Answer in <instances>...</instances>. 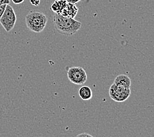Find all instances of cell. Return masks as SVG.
Segmentation results:
<instances>
[{
	"mask_svg": "<svg viewBox=\"0 0 154 137\" xmlns=\"http://www.w3.org/2000/svg\"><path fill=\"white\" fill-rule=\"evenodd\" d=\"M68 79L76 85H82L88 79L85 70L80 67H72L67 71Z\"/></svg>",
	"mask_w": 154,
	"mask_h": 137,
	"instance_id": "8992f818",
	"label": "cell"
},
{
	"mask_svg": "<svg viewBox=\"0 0 154 137\" xmlns=\"http://www.w3.org/2000/svg\"><path fill=\"white\" fill-rule=\"evenodd\" d=\"M109 97L116 102H123L130 97L131 89L115 84H111L109 90Z\"/></svg>",
	"mask_w": 154,
	"mask_h": 137,
	"instance_id": "5b68a950",
	"label": "cell"
},
{
	"mask_svg": "<svg viewBox=\"0 0 154 137\" xmlns=\"http://www.w3.org/2000/svg\"><path fill=\"white\" fill-rule=\"evenodd\" d=\"M114 84L117 85L122 86L128 89H131V80L130 77L126 75H118L114 80Z\"/></svg>",
	"mask_w": 154,
	"mask_h": 137,
	"instance_id": "52a82bcc",
	"label": "cell"
},
{
	"mask_svg": "<svg viewBox=\"0 0 154 137\" xmlns=\"http://www.w3.org/2000/svg\"><path fill=\"white\" fill-rule=\"evenodd\" d=\"M24 0H12V2H13V3H15L16 5H18V4H20V3H22L24 2Z\"/></svg>",
	"mask_w": 154,
	"mask_h": 137,
	"instance_id": "5bb4252c",
	"label": "cell"
},
{
	"mask_svg": "<svg viewBox=\"0 0 154 137\" xmlns=\"http://www.w3.org/2000/svg\"><path fill=\"white\" fill-rule=\"evenodd\" d=\"M51 9L58 15L74 19L79 11L76 4L68 3L66 0H56L51 4Z\"/></svg>",
	"mask_w": 154,
	"mask_h": 137,
	"instance_id": "3957f363",
	"label": "cell"
},
{
	"mask_svg": "<svg viewBox=\"0 0 154 137\" xmlns=\"http://www.w3.org/2000/svg\"><path fill=\"white\" fill-rule=\"evenodd\" d=\"M76 137H94V136H92L91 135H90V134H88V133L82 132V133H81V134L77 135Z\"/></svg>",
	"mask_w": 154,
	"mask_h": 137,
	"instance_id": "8fae6325",
	"label": "cell"
},
{
	"mask_svg": "<svg viewBox=\"0 0 154 137\" xmlns=\"http://www.w3.org/2000/svg\"><path fill=\"white\" fill-rule=\"evenodd\" d=\"M8 4H3V5H0V19H1L2 16L3 15V13H4L6 6Z\"/></svg>",
	"mask_w": 154,
	"mask_h": 137,
	"instance_id": "9c48e42d",
	"label": "cell"
},
{
	"mask_svg": "<svg viewBox=\"0 0 154 137\" xmlns=\"http://www.w3.org/2000/svg\"><path fill=\"white\" fill-rule=\"evenodd\" d=\"M16 21L17 16L15 10L12 8V6L10 5V4H8L4 13L0 19V23L5 30L9 33L14 29Z\"/></svg>",
	"mask_w": 154,
	"mask_h": 137,
	"instance_id": "277c9868",
	"label": "cell"
},
{
	"mask_svg": "<svg viewBox=\"0 0 154 137\" xmlns=\"http://www.w3.org/2000/svg\"><path fill=\"white\" fill-rule=\"evenodd\" d=\"M66 2L70 3H72V4H76L77 3L80 2V0H66Z\"/></svg>",
	"mask_w": 154,
	"mask_h": 137,
	"instance_id": "4fadbf2b",
	"label": "cell"
},
{
	"mask_svg": "<svg viewBox=\"0 0 154 137\" xmlns=\"http://www.w3.org/2000/svg\"><path fill=\"white\" fill-rule=\"evenodd\" d=\"M26 27L30 31L40 33L45 29L48 23V17L39 11H30L25 17Z\"/></svg>",
	"mask_w": 154,
	"mask_h": 137,
	"instance_id": "7a4b0ae2",
	"label": "cell"
},
{
	"mask_svg": "<svg viewBox=\"0 0 154 137\" xmlns=\"http://www.w3.org/2000/svg\"><path fill=\"white\" fill-rule=\"evenodd\" d=\"M53 23L56 31L65 36H72L76 34L82 26L81 22L79 20L56 13L53 17Z\"/></svg>",
	"mask_w": 154,
	"mask_h": 137,
	"instance_id": "6da1fadb",
	"label": "cell"
},
{
	"mask_svg": "<svg viewBox=\"0 0 154 137\" xmlns=\"http://www.w3.org/2000/svg\"><path fill=\"white\" fill-rule=\"evenodd\" d=\"M30 3L32 5L38 6L40 3V0H30Z\"/></svg>",
	"mask_w": 154,
	"mask_h": 137,
	"instance_id": "30bf717a",
	"label": "cell"
},
{
	"mask_svg": "<svg viewBox=\"0 0 154 137\" xmlns=\"http://www.w3.org/2000/svg\"><path fill=\"white\" fill-rule=\"evenodd\" d=\"M10 4V0H0V5Z\"/></svg>",
	"mask_w": 154,
	"mask_h": 137,
	"instance_id": "7c38bea8",
	"label": "cell"
},
{
	"mask_svg": "<svg viewBox=\"0 0 154 137\" xmlns=\"http://www.w3.org/2000/svg\"><path fill=\"white\" fill-rule=\"evenodd\" d=\"M79 94L82 100L88 101L92 98L93 93L90 88L86 86H82L79 90Z\"/></svg>",
	"mask_w": 154,
	"mask_h": 137,
	"instance_id": "ba28073f",
	"label": "cell"
}]
</instances>
